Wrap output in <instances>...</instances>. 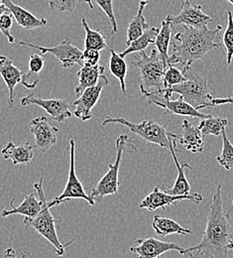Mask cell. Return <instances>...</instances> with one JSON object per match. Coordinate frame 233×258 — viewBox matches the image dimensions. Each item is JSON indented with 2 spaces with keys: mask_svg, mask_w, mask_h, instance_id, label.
<instances>
[{
  "mask_svg": "<svg viewBox=\"0 0 233 258\" xmlns=\"http://www.w3.org/2000/svg\"><path fill=\"white\" fill-rule=\"evenodd\" d=\"M219 184L212 196L206 226L200 243L184 248L180 253L193 258H228L233 249V216L223 210Z\"/></svg>",
  "mask_w": 233,
  "mask_h": 258,
  "instance_id": "obj_1",
  "label": "cell"
},
{
  "mask_svg": "<svg viewBox=\"0 0 233 258\" xmlns=\"http://www.w3.org/2000/svg\"><path fill=\"white\" fill-rule=\"evenodd\" d=\"M184 27L185 32L175 34L173 53L169 57V64H181L182 68L191 67L194 62L202 60L209 51L219 47L215 39L222 29L221 25L213 30L207 27Z\"/></svg>",
  "mask_w": 233,
  "mask_h": 258,
  "instance_id": "obj_2",
  "label": "cell"
},
{
  "mask_svg": "<svg viewBox=\"0 0 233 258\" xmlns=\"http://www.w3.org/2000/svg\"><path fill=\"white\" fill-rule=\"evenodd\" d=\"M186 80L170 89H160L151 92L140 91L143 97L170 98L173 94H178L185 101L196 107L198 110L211 108L210 101L213 98L208 92L207 80L195 72L191 67L182 68Z\"/></svg>",
  "mask_w": 233,
  "mask_h": 258,
  "instance_id": "obj_3",
  "label": "cell"
},
{
  "mask_svg": "<svg viewBox=\"0 0 233 258\" xmlns=\"http://www.w3.org/2000/svg\"><path fill=\"white\" fill-rule=\"evenodd\" d=\"M43 182L44 177H42L39 182L34 184V189L36 193L38 194V196L42 199L43 202L42 210L33 219H24V225L27 227L34 228L41 236L47 239L54 246L59 256H63L65 254L67 246L72 243V240L67 241V243H63L60 240L56 228L57 221L51 213V208L49 207V203L46 199V195L44 191Z\"/></svg>",
  "mask_w": 233,
  "mask_h": 258,
  "instance_id": "obj_4",
  "label": "cell"
},
{
  "mask_svg": "<svg viewBox=\"0 0 233 258\" xmlns=\"http://www.w3.org/2000/svg\"><path fill=\"white\" fill-rule=\"evenodd\" d=\"M133 141L126 135L121 134L116 139V157L113 164H109L108 171L105 175L98 182V184L92 189L91 198L97 204L101 202V200L106 196L116 195L119 189V180L118 173L120 168V163L122 159V154L125 150H132L136 152L137 149L134 146Z\"/></svg>",
  "mask_w": 233,
  "mask_h": 258,
  "instance_id": "obj_5",
  "label": "cell"
},
{
  "mask_svg": "<svg viewBox=\"0 0 233 258\" xmlns=\"http://www.w3.org/2000/svg\"><path fill=\"white\" fill-rule=\"evenodd\" d=\"M139 56L131 64L140 71L142 80L140 91L151 92L163 89V79L167 67L162 61L158 50L153 49L150 55L141 51L139 52Z\"/></svg>",
  "mask_w": 233,
  "mask_h": 258,
  "instance_id": "obj_6",
  "label": "cell"
},
{
  "mask_svg": "<svg viewBox=\"0 0 233 258\" xmlns=\"http://www.w3.org/2000/svg\"><path fill=\"white\" fill-rule=\"evenodd\" d=\"M111 123H118L124 125L136 135L144 139L146 142L157 144L163 148H169L170 136L179 138L178 135L169 132L166 129V125H161L154 120H144L140 123H134L124 117H111L106 115L102 121V126Z\"/></svg>",
  "mask_w": 233,
  "mask_h": 258,
  "instance_id": "obj_7",
  "label": "cell"
},
{
  "mask_svg": "<svg viewBox=\"0 0 233 258\" xmlns=\"http://www.w3.org/2000/svg\"><path fill=\"white\" fill-rule=\"evenodd\" d=\"M74 153H75V142L73 139H70L69 140V169H68L67 184L63 193L49 203V207L51 209L71 199L85 200L92 207L96 205V203L92 200L91 196L87 194L82 182L77 178V175L75 172V164H74V159H75Z\"/></svg>",
  "mask_w": 233,
  "mask_h": 258,
  "instance_id": "obj_8",
  "label": "cell"
},
{
  "mask_svg": "<svg viewBox=\"0 0 233 258\" xmlns=\"http://www.w3.org/2000/svg\"><path fill=\"white\" fill-rule=\"evenodd\" d=\"M19 45L38 50L43 55L52 54L60 61L64 69L73 67L75 64H84V51L73 46L68 39L64 40L55 47H44L25 41H20Z\"/></svg>",
  "mask_w": 233,
  "mask_h": 258,
  "instance_id": "obj_9",
  "label": "cell"
},
{
  "mask_svg": "<svg viewBox=\"0 0 233 258\" xmlns=\"http://www.w3.org/2000/svg\"><path fill=\"white\" fill-rule=\"evenodd\" d=\"M32 104L42 107L57 122H64L72 115L71 104L67 99L43 98L35 96V94H29L21 98V105L28 106Z\"/></svg>",
  "mask_w": 233,
  "mask_h": 258,
  "instance_id": "obj_10",
  "label": "cell"
},
{
  "mask_svg": "<svg viewBox=\"0 0 233 258\" xmlns=\"http://www.w3.org/2000/svg\"><path fill=\"white\" fill-rule=\"evenodd\" d=\"M181 201H192L196 204H200L203 201V197L198 193L174 196L167 193L164 188L155 187L151 193L141 201V203L139 204V208L146 209L151 212L158 209L165 210L167 206L175 205Z\"/></svg>",
  "mask_w": 233,
  "mask_h": 258,
  "instance_id": "obj_11",
  "label": "cell"
},
{
  "mask_svg": "<svg viewBox=\"0 0 233 258\" xmlns=\"http://www.w3.org/2000/svg\"><path fill=\"white\" fill-rule=\"evenodd\" d=\"M107 85L108 80L104 75H102L100 77L99 83L96 86L87 89L80 97H77L76 100L72 102V105H74V110L72 114L83 121L90 120L93 116L92 109L98 103L103 89Z\"/></svg>",
  "mask_w": 233,
  "mask_h": 258,
  "instance_id": "obj_12",
  "label": "cell"
},
{
  "mask_svg": "<svg viewBox=\"0 0 233 258\" xmlns=\"http://www.w3.org/2000/svg\"><path fill=\"white\" fill-rule=\"evenodd\" d=\"M30 132L35 137V146L37 149L45 153L57 143L59 128L53 126L47 117L41 115L32 119Z\"/></svg>",
  "mask_w": 233,
  "mask_h": 258,
  "instance_id": "obj_13",
  "label": "cell"
},
{
  "mask_svg": "<svg viewBox=\"0 0 233 258\" xmlns=\"http://www.w3.org/2000/svg\"><path fill=\"white\" fill-rule=\"evenodd\" d=\"M173 25H182L193 28L207 27L212 19L202 11L201 5H192L191 1L183 0L180 13L177 16L172 15Z\"/></svg>",
  "mask_w": 233,
  "mask_h": 258,
  "instance_id": "obj_14",
  "label": "cell"
},
{
  "mask_svg": "<svg viewBox=\"0 0 233 258\" xmlns=\"http://www.w3.org/2000/svg\"><path fill=\"white\" fill-rule=\"evenodd\" d=\"M184 248L176 243L162 241L153 237L141 238L130 246V251L138 258H158L171 250L181 252Z\"/></svg>",
  "mask_w": 233,
  "mask_h": 258,
  "instance_id": "obj_15",
  "label": "cell"
},
{
  "mask_svg": "<svg viewBox=\"0 0 233 258\" xmlns=\"http://www.w3.org/2000/svg\"><path fill=\"white\" fill-rule=\"evenodd\" d=\"M149 103H154L166 111L181 116H188L193 118H200L204 119L207 118L210 114L202 113L200 110H198L196 107L188 103L183 99V97H179L176 100H171L170 98H163V97H152L149 98Z\"/></svg>",
  "mask_w": 233,
  "mask_h": 258,
  "instance_id": "obj_16",
  "label": "cell"
},
{
  "mask_svg": "<svg viewBox=\"0 0 233 258\" xmlns=\"http://www.w3.org/2000/svg\"><path fill=\"white\" fill-rule=\"evenodd\" d=\"M179 138H176L174 136H170L169 137V149L171 151V154L173 156V159L175 162V165L177 167V171H178V176L177 179L173 185L172 188L170 189H165L167 193L170 195H174V196H179V195H189L191 193V185L187 179L185 170L188 168L190 170L193 169V167L188 164H180V162L178 160V156H177V140Z\"/></svg>",
  "mask_w": 233,
  "mask_h": 258,
  "instance_id": "obj_17",
  "label": "cell"
},
{
  "mask_svg": "<svg viewBox=\"0 0 233 258\" xmlns=\"http://www.w3.org/2000/svg\"><path fill=\"white\" fill-rule=\"evenodd\" d=\"M15 200L13 199L10 203V209L3 210L1 216L3 218L13 216V215H20L25 217V219H33L42 210L43 202L42 199L36 193L29 194L24 197L22 203L18 206L14 205Z\"/></svg>",
  "mask_w": 233,
  "mask_h": 258,
  "instance_id": "obj_18",
  "label": "cell"
},
{
  "mask_svg": "<svg viewBox=\"0 0 233 258\" xmlns=\"http://www.w3.org/2000/svg\"><path fill=\"white\" fill-rule=\"evenodd\" d=\"M3 4L8 8L16 22L25 30L31 31L36 28L44 27L48 24V21L43 17H37L23 7L13 3L12 0H1Z\"/></svg>",
  "mask_w": 233,
  "mask_h": 258,
  "instance_id": "obj_19",
  "label": "cell"
},
{
  "mask_svg": "<svg viewBox=\"0 0 233 258\" xmlns=\"http://www.w3.org/2000/svg\"><path fill=\"white\" fill-rule=\"evenodd\" d=\"M23 72L19 70L6 56H0V76L8 89V102L10 107L14 103V90L21 83Z\"/></svg>",
  "mask_w": 233,
  "mask_h": 258,
  "instance_id": "obj_20",
  "label": "cell"
},
{
  "mask_svg": "<svg viewBox=\"0 0 233 258\" xmlns=\"http://www.w3.org/2000/svg\"><path fill=\"white\" fill-rule=\"evenodd\" d=\"M105 68L101 64H84L77 72L79 85L74 88V94L79 97L87 89L96 86L100 77L104 75Z\"/></svg>",
  "mask_w": 233,
  "mask_h": 258,
  "instance_id": "obj_21",
  "label": "cell"
},
{
  "mask_svg": "<svg viewBox=\"0 0 233 258\" xmlns=\"http://www.w3.org/2000/svg\"><path fill=\"white\" fill-rule=\"evenodd\" d=\"M1 154L5 160H11L13 165H29L34 157L33 146L28 142L20 145H15L13 142H8L2 148Z\"/></svg>",
  "mask_w": 233,
  "mask_h": 258,
  "instance_id": "obj_22",
  "label": "cell"
},
{
  "mask_svg": "<svg viewBox=\"0 0 233 258\" xmlns=\"http://www.w3.org/2000/svg\"><path fill=\"white\" fill-rule=\"evenodd\" d=\"M182 132V136L178 139L182 146L193 153H201L203 151V136L201 135L199 127L194 126L189 120L184 119Z\"/></svg>",
  "mask_w": 233,
  "mask_h": 258,
  "instance_id": "obj_23",
  "label": "cell"
},
{
  "mask_svg": "<svg viewBox=\"0 0 233 258\" xmlns=\"http://www.w3.org/2000/svg\"><path fill=\"white\" fill-rule=\"evenodd\" d=\"M152 227L155 230V232L161 237H166L168 235L174 233L182 235L193 233L192 229L181 226L179 223L170 218H163L161 216L153 217Z\"/></svg>",
  "mask_w": 233,
  "mask_h": 258,
  "instance_id": "obj_24",
  "label": "cell"
},
{
  "mask_svg": "<svg viewBox=\"0 0 233 258\" xmlns=\"http://www.w3.org/2000/svg\"><path fill=\"white\" fill-rule=\"evenodd\" d=\"M172 15L168 14L166 18L163 20L162 24H161V29L158 33L156 40H155V46L156 49L159 52V55L162 59V61L164 62V64H166L167 68L169 67V45L171 42V35L173 31V23H172Z\"/></svg>",
  "mask_w": 233,
  "mask_h": 258,
  "instance_id": "obj_25",
  "label": "cell"
},
{
  "mask_svg": "<svg viewBox=\"0 0 233 258\" xmlns=\"http://www.w3.org/2000/svg\"><path fill=\"white\" fill-rule=\"evenodd\" d=\"M45 57L43 54L33 53L30 55L28 70L23 72L21 83L26 89H34L39 84V74L43 70Z\"/></svg>",
  "mask_w": 233,
  "mask_h": 258,
  "instance_id": "obj_26",
  "label": "cell"
},
{
  "mask_svg": "<svg viewBox=\"0 0 233 258\" xmlns=\"http://www.w3.org/2000/svg\"><path fill=\"white\" fill-rule=\"evenodd\" d=\"M148 1L147 0H140L139 5H138V10L136 15L134 16L133 19L128 25L127 28V40H126V46H128L131 42H133L135 39H137L139 36H141L143 33L145 32L149 25L146 22V19L144 17V9L147 6Z\"/></svg>",
  "mask_w": 233,
  "mask_h": 258,
  "instance_id": "obj_27",
  "label": "cell"
},
{
  "mask_svg": "<svg viewBox=\"0 0 233 258\" xmlns=\"http://www.w3.org/2000/svg\"><path fill=\"white\" fill-rule=\"evenodd\" d=\"M110 52V58H109V72L117 78L120 84L121 92L123 96L126 95V84H125V78L127 75V63L125 62L124 58H122L119 54H117L113 49H108Z\"/></svg>",
  "mask_w": 233,
  "mask_h": 258,
  "instance_id": "obj_28",
  "label": "cell"
},
{
  "mask_svg": "<svg viewBox=\"0 0 233 258\" xmlns=\"http://www.w3.org/2000/svg\"><path fill=\"white\" fill-rule=\"evenodd\" d=\"M159 31H160V29L156 28V27L147 29L141 36H139L137 39L134 40L133 42H131L127 46V48L123 52H121L119 55L122 58H125L126 56H128L131 53L144 51L150 44H155V40H156V37H157Z\"/></svg>",
  "mask_w": 233,
  "mask_h": 258,
  "instance_id": "obj_29",
  "label": "cell"
},
{
  "mask_svg": "<svg viewBox=\"0 0 233 258\" xmlns=\"http://www.w3.org/2000/svg\"><path fill=\"white\" fill-rule=\"evenodd\" d=\"M82 24L86 32V39H85V47L86 49H95V50H104L109 49L106 44L105 37L100 33V30H93L86 20V18L82 17Z\"/></svg>",
  "mask_w": 233,
  "mask_h": 258,
  "instance_id": "obj_30",
  "label": "cell"
},
{
  "mask_svg": "<svg viewBox=\"0 0 233 258\" xmlns=\"http://www.w3.org/2000/svg\"><path fill=\"white\" fill-rule=\"evenodd\" d=\"M228 123L229 122L226 118L213 117L209 115L207 118L200 120L199 128L203 137L207 135L220 136L222 130L228 125Z\"/></svg>",
  "mask_w": 233,
  "mask_h": 258,
  "instance_id": "obj_31",
  "label": "cell"
},
{
  "mask_svg": "<svg viewBox=\"0 0 233 258\" xmlns=\"http://www.w3.org/2000/svg\"><path fill=\"white\" fill-rule=\"evenodd\" d=\"M222 137V150L216 157V160L225 170L229 171L233 168V144L226 135L225 128L221 132Z\"/></svg>",
  "mask_w": 233,
  "mask_h": 258,
  "instance_id": "obj_32",
  "label": "cell"
},
{
  "mask_svg": "<svg viewBox=\"0 0 233 258\" xmlns=\"http://www.w3.org/2000/svg\"><path fill=\"white\" fill-rule=\"evenodd\" d=\"M222 42L226 51V63L230 64L233 59V15L231 11L227 12V27L222 36Z\"/></svg>",
  "mask_w": 233,
  "mask_h": 258,
  "instance_id": "obj_33",
  "label": "cell"
},
{
  "mask_svg": "<svg viewBox=\"0 0 233 258\" xmlns=\"http://www.w3.org/2000/svg\"><path fill=\"white\" fill-rule=\"evenodd\" d=\"M185 80L186 78L182 71L173 64H169L163 79V89H170L176 85L182 84Z\"/></svg>",
  "mask_w": 233,
  "mask_h": 258,
  "instance_id": "obj_34",
  "label": "cell"
},
{
  "mask_svg": "<svg viewBox=\"0 0 233 258\" xmlns=\"http://www.w3.org/2000/svg\"><path fill=\"white\" fill-rule=\"evenodd\" d=\"M100 6L101 10L106 14L109 20V24L111 26V33L115 34L117 32V21L115 19V15L113 12V4L112 0H94Z\"/></svg>",
  "mask_w": 233,
  "mask_h": 258,
  "instance_id": "obj_35",
  "label": "cell"
},
{
  "mask_svg": "<svg viewBox=\"0 0 233 258\" xmlns=\"http://www.w3.org/2000/svg\"><path fill=\"white\" fill-rule=\"evenodd\" d=\"M13 24V16L10 12L4 13L0 16V32L2 33L8 40L9 43L13 44L15 39L11 34V28Z\"/></svg>",
  "mask_w": 233,
  "mask_h": 258,
  "instance_id": "obj_36",
  "label": "cell"
},
{
  "mask_svg": "<svg viewBox=\"0 0 233 258\" xmlns=\"http://www.w3.org/2000/svg\"><path fill=\"white\" fill-rule=\"evenodd\" d=\"M52 10H59L62 12H72L81 1L84 0H47Z\"/></svg>",
  "mask_w": 233,
  "mask_h": 258,
  "instance_id": "obj_37",
  "label": "cell"
},
{
  "mask_svg": "<svg viewBox=\"0 0 233 258\" xmlns=\"http://www.w3.org/2000/svg\"><path fill=\"white\" fill-rule=\"evenodd\" d=\"M100 51L95 49H86L84 51V64H98L100 62Z\"/></svg>",
  "mask_w": 233,
  "mask_h": 258,
  "instance_id": "obj_38",
  "label": "cell"
},
{
  "mask_svg": "<svg viewBox=\"0 0 233 258\" xmlns=\"http://www.w3.org/2000/svg\"><path fill=\"white\" fill-rule=\"evenodd\" d=\"M3 258H31V255L29 252H21V255L18 256L12 247H8L3 252Z\"/></svg>",
  "mask_w": 233,
  "mask_h": 258,
  "instance_id": "obj_39",
  "label": "cell"
},
{
  "mask_svg": "<svg viewBox=\"0 0 233 258\" xmlns=\"http://www.w3.org/2000/svg\"><path fill=\"white\" fill-rule=\"evenodd\" d=\"M221 104H233V97H225V98H212L210 101L211 108H213L216 105Z\"/></svg>",
  "mask_w": 233,
  "mask_h": 258,
  "instance_id": "obj_40",
  "label": "cell"
},
{
  "mask_svg": "<svg viewBox=\"0 0 233 258\" xmlns=\"http://www.w3.org/2000/svg\"><path fill=\"white\" fill-rule=\"evenodd\" d=\"M9 12V10H8V8L3 4V2L0 0V16L2 15V14H4V13H8Z\"/></svg>",
  "mask_w": 233,
  "mask_h": 258,
  "instance_id": "obj_41",
  "label": "cell"
},
{
  "mask_svg": "<svg viewBox=\"0 0 233 258\" xmlns=\"http://www.w3.org/2000/svg\"><path fill=\"white\" fill-rule=\"evenodd\" d=\"M86 3H88L89 4V6H90V8L91 9H93L94 8V4H93V0H84Z\"/></svg>",
  "mask_w": 233,
  "mask_h": 258,
  "instance_id": "obj_42",
  "label": "cell"
},
{
  "mask_svg": "<svg viewBox=\"0 0 233 258\" xmlns=\"http://www.w3.org/2000/svg\"><path fill=\"white\" fill-rule=\"evenodd\" d=\"M227 1H228V2H229V3H230V4L233 6V0H227Z\"/></svg>",
  "mask_w": 233,
  "mask_h": 258,
  "instance_id": "obj_43",
  "label": "cell"
},
{
  "mask_svg": "<svg viewBox=\"0 0 233 258\" xmlns=\"http://www.w3.org/2000/svg\"><path fill=\"white\" fill-rule=\"evenodd\" d=\"M185 258H193V257H192V256H190V255H188V256H186V255H185Z\"/></svg>",
  "mask_w": 233,
  "mask_h": 258,
  "instance_id": "obj_44",
  "label": "cell"
},
{
  "mask_svg": "<svg viewBox=\"0 0 233 258\" xmlns=\"http://www.w3.org/2000/svg\"><path fill=\"white\" fill-rule=\"evenodd\" d=\"M232 210H233V199H232Z\"/></svg>",
  "mask_w": 233,
  "mask_h": 258,
  "instance_id": "obj_45",
  "label": "cell"
},
{
  "mask_svg": "<svg viewBox=\"0 0 233 258\" xmlns=\"http://www.w3.org/2000/svg\"><path fill=\"white\" fill-rule=\"evenodd\" d=\"M188 1H191V0H188Z\"/></svg>",
  "mask_w": 233,
  "mask_h": 258,
  "instance_id": "obj_46",
  "label": "cell"
}]
</instances>
